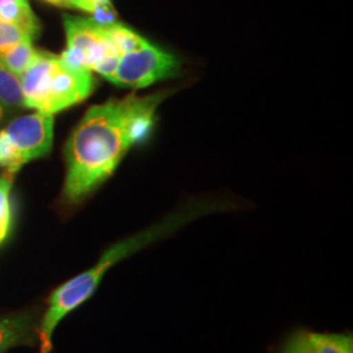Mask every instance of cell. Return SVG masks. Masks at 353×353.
<instances>
[{
  "label": "cell",
  "instance_id": "cell-12",
  "mask_svg": "<svg viewBox=\"0 0 353 353\" xmlns=\"http://www.w3.org/2000/svg\"><path fill=\"white\" fill-rule=\"evenodd\" d=\"M13 174L4 172L0 176V243L4 241L10 230L11 223V204L10 194L12 189Z\"/></svg>",
  "mask_w": 353,
  "mask_h": 353
},
{
  "label": "cell",
  "instance_id": "cell-1",
  "mask_svg": "<svg viewBox=\"0 0 353 353\" xmlns=\"http://www.w3.org/2000/svg\"><path fill=\"white\" fill-rule=\"evenodd\" d=\"M169 94H131L89 108L65 145V203L83 202L113 174L128 150L147 138L157 108Z\"/></svg>",
  "mask_w": 353,
  "mask_h": 353
},
{
  "label": "cell",
  "instance_id": "cell-3",
  "mask_svg": "<svg viewBox=\"0 0 353 353\" xmlns=\"http://www.w3.org/2000/svg\"><path fill=\"white\" fill-rule=\"evenodd\" d=\"M20 80L24 108L51 115L84 101L96 85L90 71L76 68L45 51H38Z\"/></svg>",
  "mask_w": 353,
  "mask_h": 353
},
{
  "label": "cell",
  "instance_id": "cell-13",
  "mask_svg": "<svg viewBox=\"0 0 353 353\" xmlns=\"http://www.w3.org/2000/svg\"><path fill=\"white\" fill-rule=\"evenodd\" d=\"M26 39H32L30 36L21 28L12 23L4 21L0 19V57L12 50L19 43ZM33 41V39H32Z\"/></svg>",
  "mask_w": 353,
  "mask_h": 353
},
{
  "label": "cell",
  "instance_id": "cell-5",
  "mask_svg": "<svg viewBox=\"0 0 353 353\" xmlns=\"http://www.w3.org/2000/svg\"><path fill=\"white\" fill-rule=\"evenodd\" d=\"M54 115L36 112L20 117L0 130V168L16 174L26 163L51 151Z\"/></svg>",
  "mask_w": 353,
  "mask_h": 353
},
{
  "label": "cell",
  "instance_id": "cell-6",
  "mask_svg": "<svg viewBox=\"0 0 353 353\" xmlns=\"http://www.w3.org/2000/svg\"><path fill=\"white\" fill-rule=\"evenodd\" d=\"M178 72L174 57L153 46L147 39L139 48L122 55L110 81L130 88H145Z\"/></svg>",
  "mask_w": 353,
  "mask_h": 353
},
{
  "label": "cell",
  "instance_id": "cell-2",
  "mask_svg": "<svg viewBox=\"0 0 353 353\" xmlns=\"http://www.w3.org/2000/svg\"><path fill=\"white\" fill-rule=\"evenodd\" d=\"M164 237V230L159 224L141 230L126 240L117 242L112 248L103 252L99 262L85 272H81L75 278L63 283L61 287L51 293L48 309L41 319L37 338L41 345V353H50L52 350V334L59 322L76 310L80 305L88 301L97 290L105 274L114 267L140 252L141 249Z\"/></svg>",
  "mask_w": 353,
  "mask_h": 353
},
{
  "label": "cell",
  "instance_id": "cell-15",
  "mask_svg": "<svg viewBox=\"0 0 353 353\" xmlns=\"http://www.w3.org/2000/svg\"><path fill=\"white\" fill-rule=\"evenodd\" d=\"M46 1L55 6L76 8V10H81L84 12L89 13V0H46Z\"/></svg>",
  "mask_w": 353,
  "mask_h": 353
},
{
  "label": "cell",
  "instance_id": "cell-4",
  "mask_svg": "<svg viewBox=\"0 0 353 353\" xmlns=\"http://www.w3.org/2000/svg\"><path fill=\"white\" fill-rule=\"evenodd\" d=\"M106 26L90 17L64 16L67 49L61 58L76 68L94 71L110 81L123 52L114 43Z\"/></svg>",
  "mask_w": 353,
  "mask_h": 353
},
{
  "label": "cell",
  "instance_id": "cell-11",
  "mask_svg": "<svg viewBox=\"0 0 353 353\" xmlns=\"http://www.w3.org/2000/svg\"><path fill=\"white\" fill-rule=\"evenodd\" d=\"M37 54L38 50L32 45V39H26L13 48L12 50L1 55L0 59L16 75L21 76L34 62Z\"/></svg>",
  "mask_w": 353,
  "mask_h": 353
},
{
  "label": "cell",
  "instance_id": "cell-9",
  "mask_svg": "<svg viewBox=\"0 0 353 353\" xmlns=\"http://www.w3.org/2000/svg\"><path fill=\"white\" fill-rule=\"evenodd\" d=\"M314 353H353L352 334L309 332Z\"/></svg>",
  "mask_w": 353,
  "mask_h": 353
},
{
  "label": "cell",
  "instance_id": "cell-7",
  "mask_svg": "<svg viewBox=\"0 0 353 353\" xmlns=\"http://www.w3.org/2000/svg\"><path fill=\"white\" fill-rule=\"evenodd\" d=\"M36 338V323L30 314L0 318V353L16 345L33 344Z\"/></svg>",
  "mask_w": 353,
  "mask_h": 353
},
{
  "label": "cell",
  "instance_id": "cell-14",
  "mask_svg": "<svg viewBox=\"0 0 353 353\" xmlns=\"http://www.w3.org/2000/svg\"><path fill=\"white\" fill-rule=\"evenodd\" d=\"M281 353H314L307 331H296L285 343Z\"/></svg>",
  "mask_w": 353,
  "mask_h": 353
},
{
  "label": "cell",
  "instance_id": "cell-16",
  "mask_svg": "<svg viewBox=\"0 0 353 353\" xmlns=\"http://www.w3.org/2000/svg\"><path fill=\"white\" fill-rule=\"evenodd\" d=\"M1 115H3V108L0 106V118H1Z\"/></svg>",
  "mask_w": 353,
  "mask_h": 353
},
{
  "label": "cell",
  "instance_id": "cell-10",
  "mask_svg": "<svg viewBox=\"0 0 353 353\" xmlns=\"http://www.w3.org/2000/svg\"><path fill=\"white\" fill-rule=\"evenodd\" d=\"M0 106L20 108L24 106L20 76L12 72L0 59Z\"/></svg>",
  "mask_w": 353,
  "mask_h": 353
},
{
  "label": "cell",
  "instance_id": "cell-8",
  "mask_svg": "<svg viewBox=\"0 0 353 353\" xmlns=\"http://www.w3.org/2000/svg\"><path fill=\"white\" fill-rule=\"evenodd\" d=\"M0 19L21 28L32 39L39 34V23L28 0H0Z\"/></svg>",
  "mask_w": 353,
  "mask_h": 353
}]
</instances>
